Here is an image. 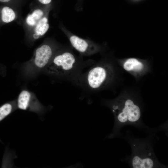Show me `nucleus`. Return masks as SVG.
Masks as SVG:
<instances>
[{
	"instance_id": "20e7f679",
	"label": "nucleus",
	"mask_w": 168,
	"mask_h": 168,
	"mask_svg": "<svg viewBox=\"0 0 168 168\" xmlns=\"http://www.w3.org/2000/svg\"><path fill=\"white\" fill-rule=\"evenodd\" d=\"M61 28L72 46L82 56H90L100 52L101 46L88 39L81 38L73 34L63 26Z\"/></svg>"
},
{
	"instance_id": "f8f14e48",
	"label": "nucleus",
	"mask_w": 168,
	"mask_h": 168,
	"mask_svg": "<svg viewBox=\"0 0 168 168\" xmlns=\"http://www.w3.org/2000/svg\"><path fill=\"white\" fill-rule=\"evenodd\" d=\"M2 19L5 23H8L14 21L15 19L16 15L13 9L9 7H4L1 11Z\"/></svg>"
},
{
	"instance_id": "f257e3e1",
	"label": "nucleus",
	"mask_w": 168,
	"mask_h": 168,
	"mask_svg": "<svg viewBox=\"0 0 168 168\" xmlns=\"http://www.w3.org/2000/svg\"><path fill=\"white\" fill-rule=\"evenodd\" d=\"M95 63L92 59L84 60L82 56L76 55L71 47L63 46L56 52L44 71L51 76L76 86L83 70Z\"/></svg>"
},
{
	"instance_id": "6e6552de",
	"label": "nucleus",
	"mask_w": 168,
	"mask_h": 168,
	"mask_svg": "<svg viewBox=\"0 0 168 168\" xmlns=\"http://www.w3.org/2000/svg\"><path fill=\"white\" fill-rule=\"evenodd\" d=\"M123 67L127 72L134 73H140L145 68L144 63L139 60L134 58L127 59L123 64Z\"/></svg>"
},
{
	"instance_id": "9d476101",
	"label": "nucleus",
	"mask_w": 168,
	"mask_h": 168,
	"mask_svg": "<svg viewBox=\"0 0 168 168\" xmlns=\"http://www.w3.org/2000/svg\"><path fill=\"white\" fill-rule=\"evenodd\" d=\"M49 10L48 11L44 16L39 21L34 27L35 39H37L44 35L47 31L49 27L48 22V14Z\"/></svg>"
},
{
	"instance_id": "0eeeda50",
	"label": "nucleus",
	"mask_w": 168,
	"mask_h": 168,
	"mask_svg": "<svg viewBox=\"0 0 168 168\" xmlns=\"http://www.w3.org/2000/svg\"><path fill=\"white\" fill-rule=\"evenodd\" d=\"M17 107L23 110H28L42 115L46 108L41 104L29 91L24 90L19 94L16 102Z\"/></svg>"
},
{
	"instance_id": "423d86ee",
	"label": "nucleus",
	"mask_w": 168,
	"mask_h": 168,
	"mask_svg": "<svg viewBox=\"0 0 168 168\" xmlns=\"http://www.w3.org/2000/svg\"><path fill=\"white\" fill-rule=\"evenodd\" d=\"M62 46L51 42H47L36 50L34 63L39 69H45L49 64L56 52Z\"/></svg>"
},
{
	"instance_id": "9b49d317",
	"label": "nucleus",
	"mask_w": 168,
	"mask_h": 168,
	"mask_svg": "<svg viewBox=\"0 0 168 168\" xmlns=\"http://www.w3.org/2000/svg\"><path fill=\"white\" fill-rule=\"evenodd\" d=\"M15 101L7 102L0 106V122L16 109Z\"/></svg>"
},
{
	"instance_id": "ddd939ff",
	"label": "nucleus",
	"mask_w": 168,
	"mask_h": 168,
	"mask_svg": "<svg viewBox=\"0 0 168 168\" xmlns=\"http://www.w3.org/2000/svg\"><path fill=\"white\" fill-rule=\"evenodd\" d=\"M41 4L43 5H47L51 4L52 0H38Z\"/></svg>"
},
{
	"instance_id": "7ed1b4c3",
	"label": "nucleus",
	"mask_w": 168,
	"mask_h": 168,
	"mask_svg": "<svg viewBox=\"0 0 168 168\" xmlns=\"http://www.w3.org/2000/svg\"><path fill=\"white\" fill-rule=\"evenodd\" d=\"M104 104L111 110L115 118L114 133L119 128L128 124H135L139 121L141 111L139 106L132 99L124 98L103 101Z\"/></svg>"
},
{
	"instance_id": "f03ea898",
	"label": "nucleus",
	"mask_w": 168,
	"mask_h": 168,
	"mask_svg": "<svg viewBox=\"0 0 168 168\" xmlns=\"http://www.w3.org/2000/svg\"><path fill=\"white\" fill-rule=\"evenodd\" d=\"M114 77L113 66L110 62L102 60L90 66L78 78L76 86L85 96L91 95L110 86Z\"/></svg>"
},
{
	"instance_id": "4468645a",
	"label": "nucleus",
	"mask_w": 168,
	"mask_h": 168,
	"mask_svg": "<svg viewBox=\"0 0 168 168\" xmlns=\"http://www.w3.org/2000/svg\"><path fill=\"white\" fill-rule=\"evenodd\" d=\"M11 0H0V2H9Z\"/></svg>"
},
{
	"instance_id": "39448f33",
	"label": "nucleus",
	"mask_w": 168,
	"mask_h": 168,
	"mask_svg": "<svg viewBox=\"0 0 168 168\" xmlns=\"http://www.w3.org/2000/svg\"><path fill=\"white\" fill-rule=\"evenodd\" d=\"M131 163L134 168H152L156 167L157 159L152 149L147 145L134 149Z\"/></svg>"
},
{
	"instance_id": "1a4fd4ad",
	"label": "nucleus",
	"mask_w": 168,
	"mask_h": 168,
	"mask_svg": "<svg viewBox=\"0 0 168 168\" xmlns=\"http://www.w3.org/2000/svg\"><path fill=\"white\" fill-rule=\"evenodd\" d=\"M50 7L51 4L46 5L44 8L35 9L27 17L26 19L27 24L30 26L35 27L47 12L50 10Z\"/></svg>"
}]
</instances>
